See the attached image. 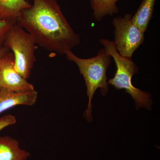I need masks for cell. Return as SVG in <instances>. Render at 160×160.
I'll list each match as a JSON object with an SVG mask.
<instances>
[{
  "instance_id": "obj_1",
  "label": "cell",
  "mask_w": 160,
  "mask_h": 160,
  "mask_svg": "<svg viewBox=\"0 0 160 160\" xmlns=\"http://www.w3.org/2000/svg\"><path fill=\"white\" fill-rule=\"evenodd\" d=\"M31 7L23 10L18 25L33 38L36 44L60 55L78 46L79 36L64 15L57 0H33Z\"/></svg>"
},
{
  "instance_id": "obj_2",
  "label": "cell",
  "mask_w": 160,
  "mask_h": 160,
  "mask_svg": "<svg viewBox=\"0 0 160 160\" xmlns=\"http://www.w3.org/2000/svg\"><path fill=\"white\" fill-rule=\"evenodd\" d=\"M66 58L77 65L81 74L85 80L87 95L89 98L88 107L85 113L87 121H92V100L97 89L100 88L101 94L105 96L108 92L106 72L111 64V56L104 49H100L96 56L89 58H82L77 56L72 50L66 53Z\"/></svg>"
},
{
  "instance_id": "obj_3",
  "label": "cell",
  "mask_w": 160,
  "mask_h": 160,
  "mask_svg": "<svg viewBox=\"0 0 160 160\" xmlns=\"http://www.w3.org/2000/svg\"><path fill=\"white\" fill-rule=\"evenodd\" d=\"M100 43L114 60L116 71L114 77L108 82V85L114 86L118 90L125 89L134 100L137 109L140 108L150 109L152 105L151 94L136 88L132 85V76L138 72V68L132 58L124 57L118 52L113 41L101 39Z\"/></svg>"
},
{
  "instance_id": "obj_4",
  "label": "cell",
  "mask_w": 160,
  "mask_h": 160,
  "mask_svg": "<svg viewBox=\"0 0 160 160\" xmlns=\"http://www.w3.org/2000/svg\"><path fill=\"white\" fill-rule=\"evenodd\" d=\"M36 45L31 35L17 23L9 30L3 44V46L13 53L16 70L26 80L30 77L36 61L35 56Z\"/></svg>"
},
{
  "instance_id": "obj_5",
  "label": "cell",
  "mask_w": 160,
  "mask_h": 160,
  "mask_svg": "<svg viewBox=\"0 0 160 160\" xmlns=\"http://www.w3.org/2000/svg\"><path fill=\"white\" fill-rule=\"evenodd\" d=\"M132 14L114 18L112 24L114 27L115 46L122 56L132 58V55L144 42L145 36L132 21Z\"/></svg>"
},
{
  "instance_id": "obj_6",
  "label": "cell",
  "mask_w": 160,
  "mask_h": 160,
  "mask_svg": "<svg viewBox=\"0 0 160 160\" xmlns=\"http://www.w3.org/2000/svg\"><path fill=\"white\" fill-rule=\"evenodd\" d=\"M0 87L18 92L34 90V87L16 70L13 53L9 50L0 59Z\"/></svg>"
},
{
  "instance_id": "obj_7",
  "label": "cell",
  "mask_w": 160,
  "mask_h": 160,
  "mask_svg": "<svg viewBox=\"0 0 160 160\" xmlns=\"http://www.w3.org/2000/svg\"><path fill=\"white\" fill-rule=\"evenodd\" d=\"M38 96L35 89L18 92L0 87V113L18 105L32 106L36 102Z\"/></svg>"
},
{
  "instance_id": "obj_8",
  "label": "cell",
  "mask_w": 160,
  "mask_h": 160,
  "mask_svg": "<svg viewBox=\"0 0 160 160\" xmlns=\"http://www.w3.org/2000/svg\"><path fill=\"white\" fill-rule=\"evenodd\" d=\"M30 152L22 149L16 139L0 136V160H27Z\"/></svg>"
},
{
  "instance_id": "obj_9",
  "label": "cell",
  "mask_w": 160,
  "mask_h": 160,
  "mask_svg": "<svg viewBox=\"0 0 160 160\" xmlns=\"http://www.w3.org/2000/svg\"><path fill=\"white\" fill-rule=\"evenodd\" d=\"M156 0H143L132 21L142 32L147 30L152 18Z\"/></svg>"
},
{
  "instance_id": "obj_10",
  "label": "cell",
  "mask_w": 160,
  "mask_h": 160,
  "mask_svg": "<svg viewBox=\"0 0 160 160\" xmlns=\"http://www.w3.org/2000/svg\"><path fill=\"white\" fill-rule=\"evenodd\" d=\"M31 5L26 0H0V16L17 20L21 12Z\"/></svg>"
},
{
  "instance_id": "obj_11",
  "label": "cell",
  "mask_w": 160,
  "mask_h": 160,
  "mask_svg": "<svg viewBox=\"0 0 160 160\" xmlns=\"http://www.w3.org/2000/svg\"><path fill=\"white\" fill-rule=\"evenodd\" d=\"M119 0H91L92 15L98 22L107 15H113L118 12L117 2Z\"/></svg>"
},
{
  "instance_id": "obj_12",
  "label": "cell",
  "mask_w": 160,
  "mask_h": 160,
  "mask_svg": "<svg viewBox=\"0 0 160 160\" xmlns=\"http://www.w3.org/2000/svg\"><path fill=\"white\" fill-rule=\"evenodd\" d=\"M17 23L15 19L0 16V48L2 47L6 36L12 26Z\"/></svg>"
},
{
  "instance_id": "obj_13",
  "label": "cell",
  "mask_w": 160,
  "mask_h": 160,
  "mask_svg": "<svg viewBox=\"0 0 160 160\" xmlns=\"http://www.w3.org/2000/svg\"><path fill=\"white\" fill-rule=\"evenodd\" d=\"M17 120L14 116L7 114L0 118V131L7 126L13 125L16 123Z\"/></svg>"
},
{
  "instance_id": "obj_14",
  "label": "cell",
  "mask_w": 160,
  "mask_h": 160,
  "mask_svg": "<svg viewBox=\"0 0 160 160\" xmlns=\"http://www.w3.org/2000/svg\"><path fill=\"white\" fill-rule=\"evenodd\" d=\"M9 50L8 48H6L5 46H3L2 47H1L0 48V59Z\"/></svg>"
}]
</instances>
